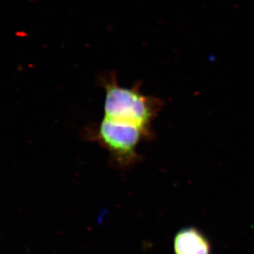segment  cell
I'll return each mask as SVG.
<instances>
[{
	"instance_id": "1",
	"label": "cell",
	"mask_w": 254,
	"mask_h": 254,
	"mask_svg": "<svg viewBox=\"0 0 254 254\" xmlns=\"http://www.w3.org/2000/svg\"><path fill=\"white\" fill-rule=\"evenodd\" d=\"M98 80L105 91L103 118L135 125L149 136L150 125L160 108L158 100L143 95L140 85L120 86L113 71L100 75Z\"/></svg>"
},
{
	"instance_id": "3",
	"label": "cell",
	"mask_w": 254,
	"mask_h": 254,
	"mask_svg": "<svg viewBox=\"0 0 254 254\" xmlns=\"http://www.w3.org/2000/svg\"><path fill=\"white\" fill-rule=\"evenodd\" d=\"M175 254H210L208 240L193 227L180 230L174 241Z\"/></svg>"
},
{
	"instance_id": "2",
	"label": "cell",
	"mask_w": 254,
	"mask_h": 254,
	"mask_svg": "<svg viewBox=\"0 0 254 254\" xmlns=\"http://www.w3.org/2000/svg\"><path fill=\"white\" fill-rule=\"evenodd\" d=\"M87 136L99 143L109 152L114 163L128 168L138 160L137 147L148 134L139 127L103 118L86 130Z\"/></svg>"
}]
</instances>
